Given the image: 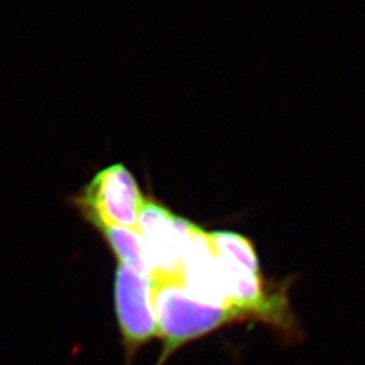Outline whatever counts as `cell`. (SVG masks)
<instances>
[{
  "mask_svg": "<svg viewBox=\"0 0 365 365\" xmlns=\"http://www.w3.org/2000/svg\"><path fill=\"white\" fill-rule=\"evenodd\" d=\"M153 307L157 339H163V364L182 345L247 317L235 307L202 299L179 277H155Z\"/></svg>",
  "mask_w": 365,
  "mask_h": 365,
  "instance_id": "1",
  "label": "cell"
},
{
  "mask_svg": "<svg viewBox=\"0 0 365 365\" xmlns=\"http://www.w3.org/2000/svg\"><path fill=\"white\" fill-rule=\"evenodd\" d=\"M145 197L131 170L123 164H111L99 170L86 184L72 203L91 226L99 225L135 229Z\"/></svg>",
  "mask_w": 365,
  "mask_h": 365,
  "instance_id": "2",
  "label": "cell"
},
{
  "mask_svg": "<svg viewBox=\"0 0 365 365\" xmlns=\"http://www.w3.org/2000/svg\"><path fill=\"white\" fill-rule=\"evenodd\" d=\"M153 277H179L182 255L199 229L155 199H146L137 222Z\"/></svg>",
  "mask_w": 365,
  "mask_h": 365,
  "instance_id": "3",
  "label": "cell"
},
{
  "mask_svg": "<svg viewBox=\"0 0 365 365\" xmlns=\"http://www.w3.org/2000/svg\"><path fill=\"white\" fill-rule=\"evenodd\" d=\"M155 277L128 265H118L114 280V304L118 325L128 352H135L157 337L153 307Z\"/></svg>",
  "mask_w": 365,
  "mask_h": 365,
  "instance_id": "4",
  "label": "cell"
},
{
  "mask_svg": "<svg viewBox=\"0 0 365 365\" xmlns=\"http://www.w3.org/2000/svg\"><path fill=\"white\" fill-rule=\"evenodd\" d=\"M93 229L101 233L106 245L120 265H128L138 272L153 276L143 237L137 229L110 225H99Z\"/></svg>",
  "mask_w": 365,
  "mask_h": 365,
  "instance_id": "5",
  "label": "cell"
},
{
  "mask_svg": "<svg viewBox=\"0 0 365 365\" xmlns=\"http://www.w3.org/2000/svg\"><path fill=\"white\" fill-rule=\"evenodd\" d=\"M210 244L217 255L235 261L241 267L253 272H260L259 257L253 244L244 235L233 232H211Z\"/></svg>",
  "mask_w": 365,
  "mask_h": 365,
  "instance_id": "6",
  "label": "cell"
}]
</instances>
